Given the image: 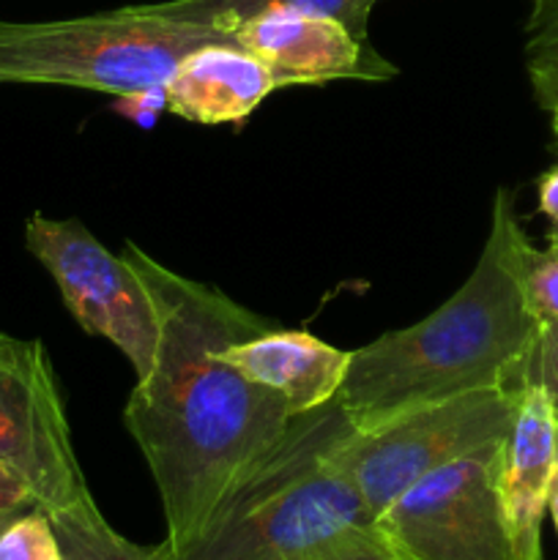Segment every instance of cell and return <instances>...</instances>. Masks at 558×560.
I'll return each mask as SVG.
<instances>
[{
	"mask_svg": "<svg viewBox=\"0 0 558 560\" xmlns=\"http://www.w3.org/2000/svg\"><path fill=\"white\" fill-rule=\"evenodd\" d=\"M109 107L129 124L140 126V129H153L159 115L167 113V85L137 88V91L120 93Z\"/></svg>",
	"mask_w": 558,
	"mask_h": 560,
	"instance_id": "ac0fdd59",
	"label": "cell"
},
{
	"mask_svg": "<svg viewBox=\"0 0 558 560\" xmlns=\"http://www.w3.org/2000/svg\"><path fill=\"white\" fill-rule=\"evenodd\" d=\"M558 424L545 392L525 386L518 419L503 443L501 503L507 514L518 560H545L542 556V517L547 512L553 468H556Z\"/></svg>",
	"mask_w": 558,
	"mask_h": 560,
	"instance_id": "8fae6325",
	"label": "cell"
},
{
	"mask_svg": "<svg viewBox=\"0 0 558 560\" xmlns=\"http://www.w3.org/2000/svg\"><path fill=\"white\" fill-rule=\"evenodd\" d=\"M523 290L542 326L558 323V244L536 249L528 241L523 252Z\"/></svg>",
	"mask_w": 558,
	"mask_h": 560,
	"instance_id": "2e32d148",
	"label": "cell"
},
{
	"mask_svg": "<svg viewBox=\"0 0 558 560\" xmlns=\"http://www.w3.org/2000/svg\"><path fill=\"white\" fill-rule=\"evenodd\" d=\"M0 465L20 476L47 517L91 498L53 361L38 339L0 334Z\"/></svg>",
	"mask_w": 558,
	"mask_h": 560,
	"instance_id": "ba28073f",
	"label": "cell"
},
{
	"mask_svg": "<svg viewBox=\"0 0 558 560\" xmlns=\"http://www.w3.org/2000/svg\"><path fill=\"white\" fill-rule=\"evenodd\" d=\"M339 397L293 416L282 441L219 503L181 560H312L350 530L372 528L370 509L334 468L353 432Z\"/></svg>",
	"mask_w": 558,
	"mask_h": 560,
	"instance_id": "3957f363",
	"label": "cell"
},
{
	"mask_svg": "<svg viewBox=\"0 0 558 560\" xmlns=\"http://www.w3.org/2000/svg\"><path fill=\"white\" fill-rule=\"evenodd\" d=\"M536 197H539V211L547 219V238L558 244V162L547 167L536 180Z\"/></svg>",
	"mask_w": 558,
	"mask_h": 560,
	"instance_id": "ffe728a7",
	"label": "cell"
},
{
	"mask_svg": "<svg viewBox=\"0 0 558 560\" xmlns=\"http://www.w3.org/2000/svg\"><path fill=\"white\" fill-rule=\"evenodd\" d=\"M312 560H397V558L383 547V541L377 539L375 528H361V530H350V534H345L342 539L328 545L326 550L317 552Z\"/></svg>",
	"mask_w": 558,
	"mask_h": 560,
	"instance_id": "d6986e66",
	"label": "cell"
},
{
	"mask_svg": "<svg viewBox=\"0 0 558 560\" xmlns=\"http://www.w3.org/2000/svg\"><path fill=\"white\" fill-rule=\"evenodd\" d=\"M534 80L539 88V96L545 98L547 107L558 102V55L539 52L534 60Z\"/></svg>",
	"mask_w": 558,
	"mask_h": 560,
	"instance_id": "603a6c76",
	"label": "cell"
},
{
	"mask_svg": "<svg viewBox=\"0 0 558 560\" xmlns=\"http://www.w3.org/2000/svg\"><path fill=\"white\" fill-rule=\"evenodd\" d=\"M553 126H556V135H558V102L553 104Z\"/></svg>",
	"mask_w": 558,
	"mask_h": 560,
	"instance_id": "484cf974",
	"label": "cell"
},
{
	"mask_svg": "<svg viewBox=\"0 0 558 560\" xmlns=\"http://www.w3.org/2000/svg\"><path fill=\"white\" fill-rule=\"evenodd\" d=\"M164 85L170 113L200 126L244 124L279 88L271 69L235 42L191 49Z\"/></svg>",
	"mask_w": 558,
	"mask_h": 560,
	"instance_id": "7c38bea8",
	"label": "cell"
},
{
	"mask_svg": "<svg viewBox=\"0 0 558 560\" xmlns=\"http://www.w3.org/2000/svg\"><path fill=\"white\" fill-rule=\"evenodd\" d=\"M49 523L66 560H181L164 541L156 547H142L120 536L102 517L93 495L63 512L49 514Z\"/></svg>",
	"mask_w": 558,
	"mask_h": 560,
	"instance_id": "5bb4252c",
	"label": "cell"
},
{
	"mask_svg": "<svg viewBox=\"0 0 558 560\" xmlns=\"http://www.w3.org/2000/svg\"><path fill=\"white\" fill-rule=\"evenodd\" d=\"M211 42H233V36L159 14L151 3L53 22L0 20V82L120 96L164 85L191 49Z\"/></svg>",
	"mask_w": 558,
	"mask_h": 560,
	"instance_id": "277c9868",
	"label": "cell"
},
{
	"mask_svg": "<svg viewBox=\"0 0 558 560\" xmlns=\"http://www.w3.org/2000/svg\"><path fill=\"white\" fill-rule=\"evenodd\" d=\"M534 31L539 52L558 47V0H536Z\"/></svg>",
	"mask_w": 558,
	"mask_h": 560,
	"instance_id": "44dd1931",
	"label": "cell"
},
{
	"mask_svg": "<svg viewBox=\"0 0 558 560\" xmlns=\"http://www.w3.org/2000/svg\"><path fill=\"white\" fill-rule=\"evenodd\" d=\"M222 355L246 381L282 397L293 416L334 402L350 364V350L334 348L304 328L274 326L228 345Z\"/></svg>",
	"mask_w": 558,
	"mask_h": 560,
	"instance_id": "30bf717a",
	"label": "cell"
},
{
	"mask_svg": "<svg viewBox=\"0 0 558 560\" xmlns=\"http://www.w3.org/2000/svg\"><path fill=\"white\" fill-rule=\"evenodd\" d=\"M525 386H536L545 392L553 419L558 424V323L542 326L528 370H525Z\"/></svg>",
	"mask_w": 558,
	"mask_h": 560,
	"instance_id": "e0dca14e",
	"label": "cell"
},
{
	"mask_svg": "<svg viewBox=\"0 0 558 560\" xmlns=\"http://www.w3.org/2000/svg\"><path fill=\"white\" fill-rule=\"evenodd\" d=\"M503 443L425 476L375 517L397 560H518L501 503Z\"/></svg>",
	"mask_w": 558,
	"mask_h": 560,
	"instance_id": "8992f818",
	"label": "cell"
},
{
	"mask_svg": "<svg viewBox=\"0 0 558 560\" xmlns=\"http://www.w3.org/2000/svg\"><path fill=\"white\" fill-rule=\"evenodd\" d=\"M20 512H25V509H20ZM20 512H0V530H3L5 525H9L11 520H14Z\"/></svg>",
	"mask_w": 558,
	"mask_h": 560,
	"instance_id": "d4e9b609",
	"label": "cell"
},
{
	"mask_svg": "<svg viewBox=\"0 0 558 560\" xmlns=\"http://www.w3.org/2000/svg\"><path fill=\"white\" fill-rule=\"evenodd\" d=\"M518 388H481L419 405L372 430H353L332 463L372 520L425 476L507 441L520 410Z\"/></svg>",
	"mask_w": 558,
	"mask_h": 560,
	"instance_id": "5b68a950",
	"label": "cell"
},
{
	"mask_svg": "<svg viewBox=\"0 0 558 560\" xmlns=\"http://www.w3.org/2000/svg\"><path fill=\"white\" fill-rule=\"evenodd\" d=\"M375 3L377 0H164L151 5L153 11L173 20L211 25L224 33L268 11H301V14L332 16L342 22L356 38L370 42V14Z\"/></svg>",
	"mask_w": 558,
	"mask_h": 560,
	"instance_id": "4fadbf2b",
	"label": "cell"
},
{
	"mask_svg": "<svg viewBox=\"0 0 558 560\" xmlns=\"http://www.w3.org/2000/svg\"><path fill=\"white\" fill-rule=\"evenodd\" d=\"M25 246L55 279L82 331L115 345L137 381L146 377L156 364L162 320L140 271L124 255L104 249L80 219H49L36 211L25 222Z\"/></svg>",
	"mask_w": 558,
	"mask_h": 560,
	"instance_id": "52a82bcc",
	"label": "cell"
},
{
	"mask_svg": "<svg viewBox=\"0 0 558 560\" xmlns=\"http://www.w3.org/2000/svg\"><path fill=\"white\" fill-rule=\"evenodd\" d=\"M547 512H550L553 525H556V534H558V435H556V468H553L550 495H547Z\"/></svg>",
	"mask_w": 558,
	"mask_h": 560,
	"instance_id": "cb8c5ba5",
	"label": "cell"
},
{
	"mask_svg": "<svg viewBox=\"0 0 558 560\" xmlns=\"http://www.w3.org/2000/svg\"><path fill=\"white\" fill-rule=\"evenodd\" d=\"M31 506H36L31 490L22 485L20 476H14L5 465H0V512H20V509Z\"/></svg>",
	"mask_w": 558,
	"mask_h": 560,
	"instance_id": "7402d4cb",
	"label": "cell"
},
{
	"mask_svg": "<svg viewBox=\"0 0 558 560\" xmlns=\"http://www.w3.org/2000/svg\"><path fill=\"white\" fill-rule=\"evenodd\" d=\"M63 560H66V558H63Z\"/></svg>",
	"mask_w": 558,
	"mask_h": 560,
	"instance_id": "83f0119b",
	"label": "cell"
},
{
	"mask_svg": "<svg viewBox=\"0 0 558 560\" xmlns=\"http://www.w3.org/2000/svg\"><path fill=\"white\" fill-rule=\"evenodd\" d=\"M0 560H63L53 523L42 509H25L0 530Z\"/></svg>",
	"mask_w": 558,
	"mask_h": 560,
	"instance_id": "9a60e30c",
	"label": "cell"
},
{
	"mask_svg": "<svg viewBox=\"0 0 558 560\" xmlns=\"http://www.w3.org/2000/svg\"><path fill=\"white\" fill-rule=\"evenodd\" d=\"M230 36L271 69L279 88L323 85L334 80L383 82L397 74L370 42L356 38L332 16L268 11L241 22Z\"/></svg>",
	"mask_w": 558,
	"mask_h": 560,
	"instance_id": "9c48e42d",
	"label": "cell"
},
{
	"mask_svg": "<svg viewBox=\"0 0 558 560\" xmlns=\"http://www.w3.org/2000/svg\"><path fill=\"white\" fill-rule=\"evenodd\" d=\"M528 246L507 189L476 268L432 315L350 350L339 402L356 430H372L419 405L481 388H525L542 323L523 290Z\"/></svg>",
	"mask_w": 558,
	"mask_h": 560,
	"instance_id": "7a4b0ae2",
	"label": "cell"
},
{
	"mask_svg": "<svg viewBox=\"0 0 558 560\" xmlns=\"http://www.w3.org/2000/svg\"><path fill=\"white\" fill-rule=\"evenodd\" d=\"M120 255L148 282L162 320L156 364L137 381L124 424L156 481L164 545L184 556L230 490L282 441L293 413L222 355L271 328L266 317L170 271L140 246L126 244Z\"/></svg>",
	"mask_w": 558,
	"mask_h": 560,
	"instance_id": "6da1fadb",
	"label": "cell"
},
{
	"mask_svg": "<svg viewBox=\"0 0 558 560\" xmlns=\"http://www.w3.org/2000/svg\"><path fill=\"white\" fill-rule=\"evenodd\" d=\"M545 52H550V55H558V47H553V49H545Z\"/></svg>",
	"mask_w": 558,
	"mask_h": 560,
	"instance_id": "4316f807",
	"label": "cell"
}]
</instances>
